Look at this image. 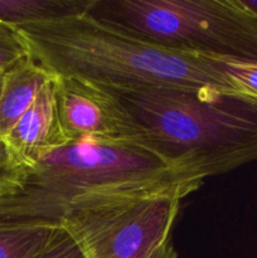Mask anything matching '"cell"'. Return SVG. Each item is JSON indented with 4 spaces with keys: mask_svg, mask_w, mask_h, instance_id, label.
<instances>
[{
    "mask_svg": "<svg viewBox=\"0 0 257 258\" xmlns=\"http://www.w3.org/2000/svg\"><path fill=\"white\" fill-rule=\"evenodd\" d=\"M100 87L128 118L135 143L196 178L257 160L256 98L217 88Z\"/></svg>",
    "mask_w": 257,
    "mask_h": 258,
    "instance_id": "cell-1",
    "label": "cell"
},
{
    "mask_svg": "<svg viewBox=\"0 0 257 258\" xmlns=\"http://www.w3.org/2000/svg\"><path fill=\"white\" fill-rule=\"evenodd\" d=\"M202 184V179L174 168L135 141H73L37 159L20 185L0 198V226L59 227L68 207L82 197L178 194L184 198Z\"/></svg>",
    "mask_w": 257,
    "mask_h": 258,
    "instance_id": "cell-2",
    "label": "cell"
},
{
    "mask_svg": "<svg viewBox=\"0 0 257 258\" xmlns=\"http://www.w3.org/2000/svg\"><path fill=\"white\" fill-rule=\"evenodd\" d=\"M15 29L30 57L54 77L118 88H217L238 93L224 60L145 42L88 13Z\"/></svg>",
    "mask_w": 257,
    "mask_h": 258,
    "instance_id": "cell-3",
    "label": "cell"
},
{
    "mask_svg": "<svg viewBox=\"0 0 257 258\" xmlns=\"http://www.w3.org/2000/svg\"><path fill=\"white\" fill-rule=\"evenodd\" d=\"M88 14L168 49L257 64V14L242 0H95Z\"/></svg>",
    "mask_w": 257,
    "mask_h": 258,
    "instance_id": "cell-4",
    "label": "cell"
},
{
    "mask_svg": "<svg viewBox=\"0 0 257 258\" xmlns=\"http://www.w3.org/2000/svg\"><path fill=\"white\" fill-rule=\"evenodd\" d=\"M183 197L87 196L71 204L59 227L86 258H149L169 239Z\"/></svg>",
    "mask_w": 257,
    "mask_h": 258,
    "instance_id": "cell-5",
    "label": "cell"
},
{
    "mask_svg": "<svg viewBox=\"0 0 257 258\" xmlns=\"http://www.w3.org/2000/svg\"><path fill=\"white\" fill-rule=\"evenodd\" d=\"M54 98L68 143L87 140L134 141L130 121L102 87L73 77L55 76Z\"/></svg>",
    "mask_w": 257,
    "mask_h": 258,
    "instance_id": "cell-6",
    "label": "cell"
},
{
    "mask_svg": "<svg viewBox=\"0 0 257 258\" xmlns=\"http://www.w3.org/2000/svg\"><path fill=\"white\" fill-rule=\"evenodd\" d=\"M53 78L40 88L30 107L4 138L27 166L68 143L58 117Z\"/></svg>",
    "mask_w": 257,
    "mask_h": 258,
    "instance_id": "cell-7",
    "label": "cell"
},
{
    "mask_svg": "<svg viewBox=\"0 0 257 258\" xmlns=\"http://www.w3.org/2000/svg\"><path fill=\"white\" fill-rule=\"evenodd\" d=\"M54 77L30 55L4 71L0 91V136L5 138L37 97L40 88Z\"/></svg>",
    "mask_w": 257,
    "mask_h": 258,
    "instance_id": "cell-8",
    "label": "cell"
},
{
    "mask_svg": "<svg viewBox=\"0 0 257 258\" xmlns=\"http://www.w3.org/2000/svg\"><path fill=\"white\" fill-rule=\"evenodd\" d=\"M95 0H0V22L10 27L87 14Z\"/></svg>",
    "mask_w": 257,
    "mask_h": 258,
    "instance_id": "cell-9",
    "label": "cell"
},
{
    "mask_svg": "<svg viewBox=\"0 0 257 258\" xmlns=\"http://www.w3.org/2000/svg\"><path fill=\"white\" fill-rule=\"evenodd\" d=\"M52 226H0V258H37L47 247L54 229Z\"/></svg>",
    "mask_w": 257,
    "mask_h": 258,
    "instance_id": "cell-10",
    "label": "cell"
},
{
    "mask_svg": "<svg viewBox=\"0 0 257 258\" xmlns=\"http://www.w3.org/2000/svg\"><path fill=\"white\" fill-rule=\"evenodd\" d=\"M28 166L0 136V198L14 191L24 179Z\"/></svg>",
    "mask_w": 257,
    "mask_h": 258,
    "instance_id": "cell-11",
    "label": "cell"
},
{
    "mask_svg": "<svg viewBox=\"0 0 257 258\" xmlns=\"http://www.w3.org/2000/svg\"><path fill=\"white\" fill-rule=\"evenodd\" d=\"M29 55L24 40L14 27L0 22V71H5Z\"/></svg>",
    "mask_w": 257,
    "mask_h": 258,
    "instance_id": "cell-12",
    "label": "cell"
},
{
    "mask_svg": "<svg viewBox=\"0 0 257 258\" xmlns=\"http://www.w3.org/2000/svg\"><path fill=\"white\" fill-rule=\"evenodd\" d=\"M226 72L233 81L237 92L257 100V64L224 62Z\"/></svg>",
    "mask_w": 257,
    "mask_h": 258,
    "instance_id": "cell-13",
    "label": "cell"
},
{
    "mask_svg": "<svg viewBox=\"0 0 257 258\" xmlns=\"http://www.w3.org/2000/svg\"><path fill=\"white\" fill-rule=\"evenodd\" d=\"M37 258H86L80 246L66 229L57 227L49 243Z\"/></svg>",
    "mask_w": 257,
    "mask_h": 258,
    "instance_id": "cell-14",
    "label": "cell"
},
{
    "mask_svg": "<svg viewBox=\"0 0 257 258\" xmlns=\"http://www.w3.org/2000/svg\"><path fill=\"white\" fill-rule=\"evenodd\" d=\"M176 252L174 249L173 244L170 243V239L164 242L160 247L154 251V253L151 254L149 258H176Z\"/></svg>",
    "mask_w": 257,
    "mask_h": 258,
    "instance_id": "cell-15",
    "label": "cell"
},
{
    "mask_svg": "<svg viewBox=\"0 0 257 258\" xmlns=\"http://www.w3.org/2000/svg\"><path fill=\"white\" fill-rule=\"evenodd\" d=\"M242 2H243V4L246 5V7H248L249 9L253 10L257 14V0H242Z\"/></svg>",
    "mask_w": 257,
    "mask_h": 258,
    "instance_id": "cell-16",
    "label": "cell"
},
{
    "mask_svg": "<svg viewBox=\"0 0 257 258\" xmlns=\"http://www.w3.org/2000/svg\"><path fill=\"white\" fill-rule=\"evenodd\" d=\"M3 76H4V71H0V91H2L3 86Z\"/></svg>",
    "mask_w": 257,
    "mask_h": 258,
    "instance_id": "cell-17",
    "label": "cell"
}]
</instances>
